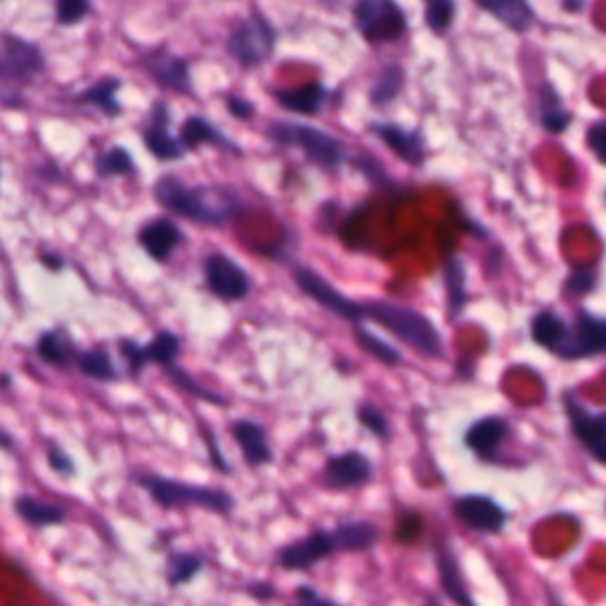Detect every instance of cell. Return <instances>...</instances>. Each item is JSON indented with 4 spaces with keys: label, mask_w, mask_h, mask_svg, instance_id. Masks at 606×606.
Segmentation results:
<instances>
[{
    "label": "cell",
    "mask_w": 606,
    "mask_h": 606,
    "mask_svg": "<svg viewBox=\"0 0 606 606\" xmlns=\"http://www.w3.org/2000/svg\"><path fill=\"white\" fill-rule=\"evenodd\" d=\"M356 339H358V344L363 346V351L370 353L372 358H377L379 363H384V365H398V363H401V351H396V348H393L391 344H386V341L375 337L372 332H367L365 327H358Z\"/></svg>",
    "instance_id": "e575fe53"
},
{
    "label": "cell",
    "mask_w": 606,
    "mask_h": 606,
    "mask_svg": "<svg viewBox=\"0 0 606 606\" xmlns=\"http://www.w3.org/2000/svg\"><path fill=\"white\" fill-rule=\"evenodd\" d=\"M436 569L438 578H441V588L446 590V595L453 599L455 606H476V602L464 588V578L460 566H457L455 554L450 552V547L443 545L436 554Z\"/></svg>",
    "instance_id": "44dd1931"
},
{
    "label": "cell",
    "mask_w": 606,
    "mask_h": 606,
    "mask_svg": "<svg viewBox=\"0 0 606 606\" xmlns=\"http://www.w3.org/2000/svg\"><path fill=\"white\" fill-rule=\"evenodd\" d=\"M372 131H375L379 138H382L384 143L389 145L391 150L396 152L403 161H408V164H412V166L422 164L424 147H422V140H419L417 133H408V131H403V128L391 126V124H377V126H372Z\"/></svg>",
    "instance_id": "603a6c76"
},
{
    "label": "cell",
    "mask_w": 606,
    "mask_h": 606,
    "mask_svg": "<svg viewBox=\"0 0 606 606\" xmlns=\"http://www.w3.org/2000/svg\"><path fill=\"white\" fill-rule=\"evenodd\" d=\"M540 121H543L545 131L550 133H562L569 126L571 114L566 112L562 105V98L557 95V90L552 86L543 88V95H540Z\"/></svg>",
    "instance_id": "83f0119b"
},
{
    "label": "cell",
    "mask_w": 606,
    "mask_h": 606,
    "mask_svg": "<svg viewBox=\"0 0 606 606\" xmlns=\"http://www.w3.org/2000/svg\"><path fill=\"white\" fill-rule=\"evenodd\" d=\"M48 462H50V467H53L57 474H62V476L74 474V462H72V457H69L67 453H64L62 448L50 446V448H48Z\"/></svg>",
    "instance_id": "f6af8a7d"
},
{
    "label": "cell",
    "mask_w": 606,
    "mask_h": 606,
    "mask_svg": "<svg viewBox=\"0 0 606 606\" xmlns=\"http://www.w3.org/2000/svg\"><path fill=\"white\" fill-rule=\"evenodd\" d=\"M363 318H372L379 325L386 327L391 334H396L403 344L415 348L424 358H441L443 356V339L436 330L434 322L427 315H422L415 308L398 306L389 301H370L363 306Z\"/></svg>",
    "instance_id": "7a4b0ae2"
},
{
    "label": "cell",
    "mask_w": 606,
    "mask_h": 606,
    "mask_svg": "<svg viewBox=\"0 0 606 606\" xmlns=\"http://www.w3.org/2000/svg\"><path fill=\"white\" fill-rule=\"evenodd\" d=\"M180 242H183V232L171 221H154L140 232V244L154 261H169Z\"/></svg>",
    "instance_id": "d6986e66"
},
{
    "label": "cell",
    "mask_w": 606,
    "mask_h": 606,
    "mask_svg": "<svg viewBox=\"0 0 606 606\" xmlns=\"http://www.w3.org/2000/svg\"><path fill=\"white\" fill-rule=\"evenodd\" d=\"M169 375L173 377V382H176V384L180 386V389H185L188 393H192V396L202 398V401H209V403H218V405H223V403H225L221 396H216V393H211V391L202 389V386L192 382V377L183 375V372L176 370V367H169Z\"/></svg>",
    "instance_id": "60d3db41"
},
{
    "label": "cell",
    "mask_w": 606,
    "mask_h": 606,
    "mask_svg": "<svg viewBox=\"0 0 606 606\" xmlns=\"http://www.w3.org/2000/svg\"><path fill=\"white\" fill-rule=\"evenodd\" d=\"M474 3L517 34H526L535 24V12L528 0H474Z\"/></svg>",
    "instance_id": "ac0fdd59"
},
{
    "label": "cell",
    "mask_w": 606,
    "mask_h": 606,
    "mask_svg": "<svg viewBox=\"0 0 606 606\" xmlns=\"http://www.w3.org/2000/svg\"><path fill=\"white\" fill-rule=\"evenodd\" d=\"M337 550L346 552H365L377 545L379 528L372 521H344L332 533Z\"/></svg>",
    "instance_id": "7402d4cb"
},
{
    "label": "cell",
    "mask_w": 606,
    "mask_h": 606,
    "mask_svg": "<svg viewBox=\"0 0 606 606\" xmlns=\"http://www.w3.org/2000/svg\"><path fill=\"white\" fill-rule=\"evenodd\" d=\"M121 83L116 79H107L95 83L93 88H88L86 93L81 95L83 102H90V105L100 107L105 114H119V102H116V93H119Z\"/></svg>",
    "instance_id": "836d02e7"
},
{
    "label": "cell",
    "mask_w": 606,
    "mask_h": 606,
    "mask_svg": "<svg viewBox=\"0 0 606 606\" xmlns=\"http://www.w3.org/2000/svg\"><path fill=\"white\" fill-rule=\"evenodd\" d=\"M427 606H438V604H434V602H431V604H427Z\"/></svg>",
    "instance_id": "816d5d0a"
},
{
    "label": "cell",
    "mask_w": 606,
    "mask_h": 606,
    "mask_svg": "<svg viewBox=\"0 0 606 606\" xmlns=\"http://www.w3.org/2000/svg\"><path fill=\"white\" fill-rule=\"evenodd\" d=\"M446 287H448V311L450 318H457L464 306V268L460 261H450V266L446 270Z\"/></svg>",
    "instance_id": "d590c367"
},
{
    "label": "cell",
    "mask_w": 606,
    "mask_h": 606,
    "mask_svg": "<svg viewBox=\"0 0 606 606\" xmlns=\"http://www.w3.org/2000/svg\"><path fill=\"white\" fill-rule=\"evenodd\" d=\"M232 436H235V443L240 446L244 462L249 467H263V464L273 462V448H270L261 424L251 422V419H240V422L232 424Z\"/></svg>",
    "instance_id": "2e32d148"
},
{
    "label": "cell",
    "mask_w": 606,
    "mask_h": 606,
    "mask_svg": "<svg viewBox=\"0 0 606 606\" xmlns=\"http://www.w3.org/2000/svg\"><path fill=\"white\" fill-rule=\"evenodd\" d=\"M580 3H583V0H566V8H569V10H573V12H576Z\"/></svg>",
    "instance_id": "681fc988"
},
{
    "label": "cell",
    "mask_w": 606,
    "mask_h": 606,
    "mask_svg": "<svg viewBox=\"0 0 606 606\" xmlns=\"http://www.w3.org/2000/svg\"><path fill=\"white\" fill-rule=\"evenodd\" d=\"M547 597H550V606H564L562 602H559V599H557V597H554V595H552V592H550V595H547Z\"/></svg>",
    "instance_id": "f907efd6"
},
{
    "label": "cell",
    "mask_w": 606,
    "mask_h": 606,
    "mask_svg": "<svg viewBox=\"0 0 606 606\" xmlns=\"http://www.w3.org/2000/svg\"><path fill=\"white\" fill-rule=\"evenodd\" d=\"M419 528H422L419 517H405L401 524L396 526V538L401 540V543H412L419 535Z\"/></svg>",
    "instance_id": "bcb514c9"
},
{
    "label": "cell",
    "mask_w": 606,
    "mask_h": 606,
    "mask_svg": "<svg viewBox=\"0 0 606 606\" xmlns=\"http://www.w3.org/2000/svg\"><path fill=\"white\" fill-rule=\"evenodd\" d=\"M372 464L360 450H348V453L334 455L327 460L325 472H322V483L332 491H348L358 488L370 481Z\"/></svg>",
    "instance_id": "7c38bea8"
},
{
    "label": "cell",
    "mask_w": 606,
    "mask_h": 606,
    "mask_svg": "<svg viewBox=\"0 0 606 606\" xmlns=\"http://www.w3.org/2000/svg\"><path fill=\"white\" fill-rule=\"evenodd\" d=\"M140 486L150 493V498L164 509L178 507H204L216 514H230L235 507V500L223 488L211 486H195V483H185L176 479H164V476L147 474L140 479Z\"/></svg>",
    "instance_id": "3957f363"
},
{
    "label": "cell",
    "mask_w": 606,
    "mask_h": 606,
    "mask_svg": "<svg viewBox=\"0 0 606 606\" xmlns=\"http://www.w3.org/2000/svg\"><path fill=\"white\" fill-rule=\"evenodd\" d=\"M277 102L289 112L296 114H318L325 102V88L320 83H308L303 88L285 90V93H277Z\"/></svg>",
    "instance_id": "484cf974"
},
{
    "label": "cell",
    "mask_w": 606,
    "mask_h": 606,
    "mask_svg": "<svg viewBox=\"0 0 606 606\" xmlns=\"http://www.w3.org/2000/svg\"><path fill=\"white\" fill-rule=\"evenodd\" d=\"M353 22L367 43H393L408 29V19L396 0H358Z\"/></svg>",
    "instance_id": "277c9868"
},
{
    "label": "cell",
    "mask_w": 606,
    "mask_h": 606,
    "mask_svg": "<svg viewBox=\"0 0 606 606\" xmlns=\"http://www.w3.org/2000/svg\"><path fill=\"white\" fill-rule=\"evenodd\" d=\"M334 552H337V545H334L332 533L315 531L308 535V538L299 540V543L282 547L277 564L287 571H306L322 562V559L332 557Z\"/></svg>",
    "instance_id": "4fadbf2b"
},
{
    "label": "cell",
    "mask_w": 606,
    "mask_h": 606,
    "mask_svg": "<svg viewBox=\"0 0 606 606\" xmlns=\"http://www.w3.org/2000/svg\"><path fill=\"white\" fill-rule=\"evenodd\" d=\"M228 50L237 62L261 64L273 50V29L261 15H254L228 38Z\"/></svg>",
    "instance_id": "ba28073f"
},
{
    "label": "cell",
    "mask_w": 606,
    "mask_h": 606,
    "mask_svg": "<svg viewBox=\"0 0 606 606\" xmlns=\"http://www.w3.org/2000/svg\"><path fill=\"white\" fill-rule=\"evenodd\" d=\"M592 287H595V275H592V270H576V273L569 277V282H566V289H569L573 296L588 294Z\"/></svg>",
    "instance_id": "b9f144b4"
},
{
    "label": "cell",
    "mask_w": 606,
    "mask_h": 606,
    "mask_svg": "<svg viewBox=\"0 0 606 606\" xmlns=\"http://www.w3.org/2000/svg\"><path fill=\"white\" fill-rule=\"evenodd\" d=\"M133 171V159L128 157L126 150L121 147H114L107 154H102L98 161V173L100 176H124V173Z\"/></svg>",
    "instance_id": "74e56055"
},
{
    "label": "cell",
    "mask_w": 606,
    "mask_h": 606,
    "mask_svg": "<svg viewBox=\"0 0 606 606\" xmlns=\"http://www.w3.org/2000/svg\"><path fill=\"white\" fill-rule=\"evenodd\" d=\"M43 69V55L36 45L10 38L0 53V72L12 79H31Z\"/></svg>",
    "instance_id": "9a60e30c"
},
{
    "label": "cell",
    "mask_w": 606,
    "mask_h": 606,
    "mask_svg": "<svg viewBox=\"0 0 606 606\" xmlns=\"http://www.w3.org/2000/svg\"><path fill=\"white\" fill-rule=\"evenodd\" d=\"M157 199L173 214L192 218L197 223L223 225L237 211V199L223 188H188L176 176H166L157 183Z\"/></svg>",
    "instance_id": "6da1fadb"
},
{
    "label": "cell",
    "mask_w": 606,
    "mask_h": 606,
    "mask_svg": "<svg viewBox=\"0 0 606 606\" xmlns=\"http://www.w3.org/2000/svg\"><path fill=\"white\" fill-rule=\"evenodd\" d=\"M145 145L154 157L159 159H176L183 154V145L169 131V112L164 107L154 109L150 126L145 128Z\"/></svg>",
    "instance_id": "ffe728a7"
},
{
    "label": "cell",
    "mask_w": 606,
    "mask_h": 606,
    "mask_svg": "<svg viewBox=\"0 0 606 606\" xmlns=\"http://www.w3.org/2000/svg\"><path fill=\"white\" fill-rule=\"evenodd\" d=\"M38 356L50 365H67L74 356V344L62 330L43 334L38 341Z\"/></svg>",
    "instance_id": "f546056e"
},
{
    "label": "cell",
    "mask_w": 606,
    "mask_h": 606,
    "mask_svg": "<svg viewBox=\"0 0 606 606\" xmlns=\"http://www.w3.org/2000/svg\"><path fill=\"white\" fill-rule=\"evenodd\" d=\"M401 88H403V69L396 67V64H389V67L382 69L375 88H372V102H375V105H386V102H391L398 93H401Z\"/></svg>",
    "instance_id": "d6a6232c"
},
{
    "label": "cell",
    "mask_w": 606,
    "mask_h": 606,
    "mask_svg": "<svg viewBox=\"0 0 606 606\" xmlns=\"http://www.w3.org/2000/svg\"><path fill=\"white\" fill-rule=\"evenodd\" d=\"M564 408L569 415L571 431L576 441L588 450L590 457L599 464L606 462V415L604 412H592L578 401L573 393H564Z\"/></svg>",
    "instance_id": "8992f818"
},
{
    "label": "cell",
    "mask_w": 606,
    "mask_h": 606,
    "mask_svg": "<svg viewBox=\"0 0 606 606\" xmlns=\"http://www.w3.org/2000/svg\"><path fill=\"white\" fill-rule=\"evenodd\" d=\"M588 145H590V150L595 152V157L604 164L606 161V124L604 121H597V124L590 128Z\"/></svg>",
    "instance_id": "7bdbcfd3"
},
{
    "label": "cell",
    "mask_w": 606,
    "mask_h": 606,
    "mask_svg": "<svg viewBox=\"0 0 606 606\" xmlns=\"http://www.w3.org/2000/svg\"><path fill=\"white\" fill-rule=\"evenodd\" d=\"M202 143L232 147L230 138H225L211 121L202 119V116H190V119L183 124V131H180V145H183L185 150V147H197Z\"/></svg>",
    "instance_id": "4316f807"
},
{
    "label": "cell",
    "mask_w": 606,
    "mask_h": 606,
    "mask_svg": "<svg viewBox=\"0 0 606 606\" xmlns=\"http://www.w3.org/2000/svg\"><path fill=\"white\" fill-rule=\"evenodd\" d=\"M79 367L83 375L98 379V382H112V379L119 377L116 367L112 363V358L107 356L105 351H86L79 356Z\"/></svg>",
    "instance_id": "1f68e13d"
},
{
    "label": "cell",
    "mask_w": 606,
    "mask_h": 606,
    "mask_svg": "<svg viewBox=\"0 0 606 606\" xmlns=\"http://www.w3.org/2000/svg\"><path fill=\"white\" fill-rule=\"evenodd\" d=\"M455 17L453 0H427V24L434 34H446Z\"/></svg>",
    "instance_id": "8d00e7d4"
},
{
    "label": "cell",
    "mask_w": 606,
    "mask_h": 606,
    "mask_svg": "<svg viewBox=\"0 0 606 606\" xmlns=\"http://www.w3.org/2000/svg\"><path fill=\"white\" fill-rule=\"evenodd\" d=\"M178 351H180V341L173 332H159L157 337L152 339V344L143 348L145 363H150V360H152V363L164 365L166 370H169V367H173V363H176Z\"/></svg>",
    "instance_id": "4dcf8cb0"
},
{
    "label": "cell",
    "mask_w": 606,
    "mask_h": 606,
    "mask_svg": "<svg viewBox=\"0 0 606 606\" xmlns=\"http://www.w3.org/2000/svg\"><path fill=\"white\" fill-rule=\"evenodd\" d=\"M204 275L206 285L221 299L240 301L251 289L249 275L225 254H211L204 263Z\"/></svg>",
    "instance_id": "9c48e42d"
},
{
    "label": "cell",
    "mask_w": 606,
    "mask_h": 606,
    "mask_svg": "<svg viewBox=\"0 0 606 606\" xmlns=\"http://www.w3.org/2000/svg\"><path fill=\"white\" fill-rule=\"evenodd\" d=\"M147 72L152 74V79L161 83L164 88L176 90V93H190L192 83H190V72L188 64H185L180 57L164 53V50H157L147 57Z\"/></svg>",
    "instance_id": "e0dca14e"
},
{
    "label": "cell",
    "mask_w": 606,
    "mask_h": 606,
    "mask_svg": "<svg viewBox=\"0 0 606 606\" xmlns=\"http://www.w3.org/2000/svg\"><path fill=\"white\" fill-rule=\"evenodd\" d=\"M270 135L282 145H299L303 152L308 154V159H313L315 164L325 166V169H334L344 161V147L334 135L318 131L311 126H289V124H277L270 128Z\"/></svg>",
    "instance_id": "5b68a950"
},
{
    "label": "cell",
    "mask_w": 606,
    "mask_h": 606,
    "mask_svg": "<svg viewBox=\"0 0 606 606\" xmlns=\"http://www.w3.org/2000/svg\"><path fill=\"white\" fill-rule=\"evenodd\" d=\"M90 12V0H57V19L62 24H79Z\"/></svg>",
    "instance_id": "ab89813d"
},
{
    "label": "cell",
    "mask_w": 606,
    "mask_h": 606,
    "mask_svg": "<svg viewBox=\"0 0 606 606\" xmlns=\"http://www.w3.org/2000/svg\"><path fill=\"white\" fill-rule=\"evenodd\" d=\"M17 514L22 517L27 524L43 528V526H57L67 519V509L60 505H53V502H45L38 498H24L17 500Z\"/></svg>",
    "instance_id": "d4e9b609"
},
{
    "label": "cell",
    "mask_w": 606,
    "mask_h": 606,
    "mask_svg": "<svg viewBox=\"0 0 606 606\" xmlns=\"http://www.w3.org/2000/svg\"><path fill=\"white\" fill-rule=\"evenodd\" d=\"M509 424L502 417H481L464 434V446L474 450L481 460H498L502 443L507 441Z\"/></svg>",
    "instance_id": "5bb4252c"
},
{
    "label": "cell",
    "mask_w": 606,
    "mask_h": 606,
    "mask_svg": "<svg viewBox=\"0 0 606 606\" xmlns=\"http://www.w3.org/2000/svg\"><path fill=\"white\" fill-rule=\"evenodd\" d=\"M294 280H296V285H299L301 292L308 296V299L320 303L322 308H327V311L339 315V318H346L353 322L363 320V306L341 294L337 287H332L330 282H327L322 275L315 273V270L299 266L294 270Z\"/></svg>",
    "instance_id": "52a82bcc"
},
{
    "label": "cell",
    "mask_w": 606,
    "mask_h": 606,
    "mask_svg": "<svg viewBox=\"0 0 606 606\" xmlns=\"http://www.w3.org/2000/svg\"><path fill=\"white\" fill-rule=\"evenodd\" d=\"M455 517L479 533H500L507 524V512L488 495H462L453 502Z\"/></svg>",
    "instance_id": "30bf717a"
},
{
    "label": "cell",
    "mask_w": 606,
    "mask_h": 606,
    "mask_svg": "<svg viewBox=\"0 0 606 606\" xmlns=\"http://www.w3.org/2000/svg\"><path fill=\"white\" fill-rule=\"evenodd\" d=\"M358 422L363 424L367 431H372L377 438H386L389 436V419L379 408H375L372 403H363L358 408Z\"/></svg>",
    "instance_id": "f35d334b"
},
{
    "label": "cell",
    "mask_w": 606,
    "mask_h": 606,
    "mask_svg": "<svg viewBox=\"0 0 606 606\" xmlns=\"http://www.w3.org/2000/svg\"><path fill=\"white\" fill-rule=\"evenodd\" d=\"M606 348V322L588 311H580L576 325L569 330V339L559 353V358L578 360L599 356Z\"/></svg>",
    "instance_id": "8fae6325"
},
{
    "label": "cell",
    "mask_w": 606,
    "mask_h": 606,
    "mask_svg": "<svg viewBox=\"0 0 606 606\" xmlns=\"http://www.w3.org/2000/svg\"><path fill=\"white\" fill-rule=\"evenodd\" d=\"M121 348H124V356L128 358V365H131V370H133V372H138L140 367L145 365V353H143V348L131 344V341H126V344L121 346Z\"/></svg>",
    "instance_id": "7dc6e473"
},
{
    "label": "cell",
    "mask_w": 606,
    "mask_h": 606,
    "mask_svg": "<svg viewBox=\"0 0 606 606\" xmlns=\"http://www.w3.org/2000/svg\"><path fill=\"white\" fill-rule=\"evenodd\" d=\"M569 330H571L569 322L562 320L557 313H552V311L538 313L533 318V325H531L535 344H540L543 348H550V351L557 353V356L562 353L566 339H569Z\"/></svg>",
    "instance_id": "cb8c5ba5"
},
{
    "label": "cell",
    "mask_w": 606,
    "mask_h": 606,
    "mask_svg": "<svg viewBox=\"0 0 606 606\" xmlns=\"http://www.w3.org/2000/svg\"><path fill=\"white\" fill-rule=\"evenodd\" d=\"M228 109L237 116V119H251V116H254V107H251V102L237 98V95L228 98Z\"/></svg>",
    "instance_id": "c3c4849f"
},
{
    "label": "cell",
    "mask_w": 606,
    "mask_h": 606,
    "mask_svg": "<svg viewBox=\"0 0 606 606\" xmlns=\"http://www.w3.org/2000/svg\"><path fill=\"white\" fill-rule=\"evenodd\" d=\"M204 559L195 552H171L169 554V571H166V583L171 588L190 583L192 578L202 571Z\"/></svg>",
    "instance_id": "f1b7e54d"
},
{
    "label": "cell",
    "mask_w": 606,
    "mask_h": 606,
    "mask_svg": "<svg viewBox=\"0 0 606 606\" xmlns=\"http://www.w3.org/2000/svg\"><path fill=\"white\" fill-rule=\"evenodd\" d=\"M294 606H341V604L318 595V592H315L311 585H301V588L296 590V604Z\"/></svg>",
    "instance_id": "ee69618b"
}]
</instances>
